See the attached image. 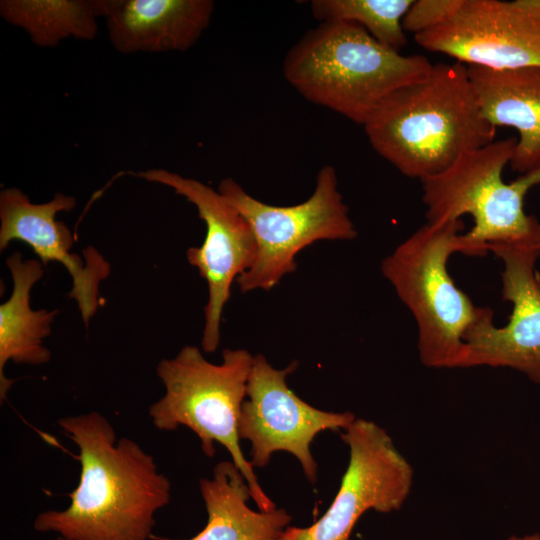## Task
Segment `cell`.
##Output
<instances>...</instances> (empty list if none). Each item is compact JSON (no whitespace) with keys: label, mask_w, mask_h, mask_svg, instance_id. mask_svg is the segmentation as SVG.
Here are the masks:
<instances>
[{"label":"cell","mask_w":540,"mask_h":540,"mask_svg":"<svg viewBox=\"0 0 540 540\" xmlns=\"http://www.w3.org/2000/svg\"><path fill=\"white\" fill-rule=\"evenodd\" d=\"M59 426L79 448L80 478L64 510L39 513L34 528L67 540H148L171 484L152 455L122 437L98 412L63 417Z\"/></svg>","instance_id":"obj_1"},{"label":"cell","mask_w":540,"mask_h":540,"mask_svg":"<svg viewBox=\"0 0 540 540\" xmlns=\"http://www.w3.org/2000/svg\"><path fill=\"white\" fill-rule=\"evenodd\" d=\"M363 127L381 157L419 180L496 136V127L480 111L467 65L457 61L433 64L428 77L391 93Z\"/></svg>","instance_id":"obj_2"},{"label":"cell","mask_w":540,"mask_h":540,"mask_svg":"<svg viewBox=\"0 0 540 540\" xmlns=\"http://www.w3.org/2000/svg\"><path fill=\"white\" fill-rule=\"evenodd\" d=\"M432 67L425 56L380 44L356 23L328 21L291 47L283 75L308 101L364 125L386 97L425 79Z\"/></svg>","instance_id":"obj_3"},{"label":"cell","mask_w":540,"mask_h":540,"mask_svg":"<svg viewBox=\"0 0 540 540\" xmlns=\"http://www.w3.org/2000/svg\"><path fill=\"white\" fill-rule=\"evenodd\" d=\"M462 227L460 220L426 223L381 263L417 323L419 357L429 368H464V334L487 309L476 307L447 269L454 253L475 256Z\"/></svg>","instance_id":"obj_4"},{"label":"cell","mask_w":540,"mask_h":540,"mask_svg":"<svg viewBox=\"0 0 540 540\" xmlns=\"http://www.w3.org/2000/svg\"><path fill=\"white\" fill-rule=\"evenodd\" d=\"M222 356L221 364H213L198 347L187 345L174 358L161 360L156 373L165 394L150 405L148 415L162 431L191 429L208 457L215 455V443L224 446L259 510L271 511L276 506L262 490L239 443V419L254 356L244 349H225Z\"/></svg>","instance_id":"obj_5"},{"label":"cell","mask_w":540,"mask_h":540,"mask_svg":"<svg viewBox=\"0 0 540 540\" xmlns=\"http://www.w3.org/2000/svg\"><path fill=\"white\" fill-rule=\"evenodd\" d=\"M516 143L514 137L494 140L463 153L444 171L420 180L427 223L472 216L474 226L464 235L476 256L498 245L540 244V223L523 208L528 191L540 185V169L511 183L502 179Z\"/></svg>","instance_id":"obj_6"},{"label":"cell","mask_w":540,"mask_h":540,"mask_svg":"<svg viewBox=\"0 0 540 540\" xmlns=\"http://www.w3.org/2000/svg\"><path fill=\"white\" fill-rule=\"evenodd\" d=\"M333 166H323L312 195L293 206L266 204L249 195L232 178L220 181L218 191L248 221L256 250L248 270L237 279L240 290H270L296 269V255L318 240H351L357 231L338 191Z\"/></svg>","instance_id":"obj_7"},{"label":"cell","mask_w":540,"mask_h":540,"mask_svg":"<svg viewBox=\"0 0 540 540\" xmlns=\"http://www.w3.org/2000/svg\"><path fill=\"white\" fill-rule=\"evenodd\" d=\"M340 436L349 462L334 500L312 525L288 526L281 540H349L364 513L398 511L407 500L414 471L384 428L355 418Z\"/></svg>","instance_id":"obj_8"},{"label":"cell","mask_w":540,"mask_h":540,"mask_svg":"<svg viewBox=\"0 0 540 540\" xmlns=\"http://www.w3.org/2000/svg\"><path fill=\"white\" fill-rule=\"evenodd\" d=\"M296 368V361L275 369L263 355L253 357L238 432L240 439L251 443L253 468L266 466L274 452L287 451L314 483L317 464L310 450L313 439L325 430H345L356 417L351 412L322 411L299 398L286 382Z\"/></svg>","instance_id":"obj_9"},{"label":"cell","mask_w":540,"mask_h":540,"mask_svg":"<svg viewBox=\"0 0 540 540\" xmlns=\"http://www.w3.org/2000/svg\"><path fill=\"white\" fill-rule=\"evenodd\" d=\"M134 175L165 185L185 197L206 225L203 244L190 247L186 255L208 284L202 347L207 353L214 352L220 341L222 313L230 299L232 283L250 268L255 256L251 226L219 191L198 180L165 169L139 171Z\"/></svg>","instance_id":"obj_10"},{"label":"cell","mask_w":540,"mask_h":540,"mask_svg":"<svg viewBox=\"0 0 540 540\" xmlns=\"http://www.w3.org/2000/svg\"><path fill=\"white\" fill-rule=\"evenodd\" d=\"M414 39L425 50L467 66H540V2L464 0L447 22Z\"/></svg>","instance_id":"obj_11"},{"label":"cell","mask_w":540,"mask_h":540,"mask_svg":"<svg viewBox=\"0 0 540 540\" xmlns=\"http://www.w3.org/2000/svg\"><path fill=\"white\" fill-rule=\"evenodd\" d=\"M503 261L502 298L512 304L509 322L493 324L487 308L464 334V368L506 367L540 385V244L498 245L490 249Z\"/></svg>","instance_id":"obj_12"},{"label":"cell","mask_w":540,"mask_h":540,"mask_svg":"<svg viewBox=\"0 0 540 540\" xmlns=\"http://www.w3.org/2000/svg\"><path fill=\"white\" fill-rule=\"evenodd\" d=\"M76 206L73 196L57 193L48 202L35 204L20 189L10 187L0 193V250L11 241L27 243L39 256L42 264L61 263L72 277L73 286L68 294L76 300L83 322L87 327L99 306V285L110 272L109 263L94 248L88 247L86 261L70 251L73 236L62 221L56 220L61 211Z\"/></svg>","instance_id":"obj_13"},{"label":"cell","mask_w":540,"mask_h":540,"mask_svg":"<svg viewBox=\"0 0 540 540\" xmlns=\"http://www.w3.org/2000/svg\"><path fill=\"white\" fill-rule=\"evenodd\" d=\"M211 0H106L109 39L121 53L186 51L209 26Z\"/></svg>","instance_id":"obj_14"},{"label":"cell","mask_w":540,"mask_h":540,"mask_svg":"<svg viewBox=\"0 0 540 540\" xmlns=\"http://www.w3.org/2000/svg\"><path fill=\"white\" fill-rule=\"evenodd\" d=\"M467 69L483 117L496 128L518 132L511 168L521 174L540 169V66Z\"/></svg>","instance_id":"obj_15"},{"label":"cell","mask_w":540,"mask_h":540,"mask_svg":"<svg viewBox=\"0 0 540 540\" xmlns=\"http://www.w3.org/2000/svg\"><path fill=\"white\" fill-rule=\"evenodd\" d=\"M200 491L207 523L186 540H281L291 522L284 509L254 511L248 506L250 488L233 461L217 463L212 477L200 480Z\"/></svg>","instance_id":"obj_16"},{"label":"cell","mask_w":540,"mask_h":540,"mask_svg":"<svg viewBox=\"0 0 540 540\" xmlns=\"http://www.w3.org/2000/svg\"><path fill=\"white\" fill-rule=\"evenodd\" d=\"M13 290L9 299L0 306V398H6L12 381L6 378L4 368L8 361L30 365L45 364L50 351L43 340L50 335L51 325L58 310H33L30 292L44 275V265L34 259L23 260L14 252L6 259Z\"/></svg>","instance_id":"obj_17"},{"label":"cell","mask_w":540,"mask_h":540,"mask_svg":"<svg viewBox=\"0 0 540 540\" xmlns=\"http://www.w3.org/2000/svg\"><path fill=\"white\" fill-rule=\"evenodd\" d=\"M106 0H4L2 17L23 28L39 46H55L69 37L92 39L97 17H104Z\"/></svg>","instance_id":"obj_18"},{"label":"cell","mask_w":540,"mask_h":540,"mask_svg":"<svg viewBox=\"0 0 540 540\" xmlns=\"http://www.w3.org/2000/svg\"><path fill=\"white\" fill-rule=\"evenodd\" d=\"M412 3L413 0H313L310 7L320 23H356L380 44L399 51L407 43L402 20Z\"/></svg>","instance_id":"obj_19"},{"label":"cell","mask_w":540,"mask_h":540,"mask_svg":"<svg viewBox=\"0 0 540 540\" xmlns=\"http://www.w3.org/2000/svg\"><path fill=\"white\" fill-rule=\"evenodd\" d=\"M464 0H416L402 20L404 31L414 36L447 22Z\"/></svg>","instance_id":"obj_20"},{"label":"cell","mask_w":540,"mask_h":540,"mask_svg":"<svg viewBox=\"0 0 540 540\" xmlns=\"http://www.w3.org/2000/svg\"><path fill=\"white\" fill-rule=\"evenodd\" d=\"M506 540H540V533L527 534L524 536L512 535Z\"/></svg>","instance_id":"obj_21"},{"label":"cell","mask_w":540,"mask_h":540,"mask_svg":"<svg viewBox=\"0 0 540 540\" xmlns=\"http://www.w3.org/2000/svg\"><path fill=\"white\" fill-rule=\"evenodd\" d=\"M55 540H67V539H65V538H63V537H60V536H58V537H57V538H56Z\"/></svg>","instance_id":"obj_22"},{"label":"cell","mask_w":540,"mask_h":540,"mask_svg":"<svg viewBox=\"0 0 540 540\" xmlns=\"http://www.w3.org/2000/svg\"><path fill=\"white\" fill-rule=\"evenodd\" d=\"M539 2H540V0H539Z\"/></svg>","instance_id":"obj_23"}]
</instances>
